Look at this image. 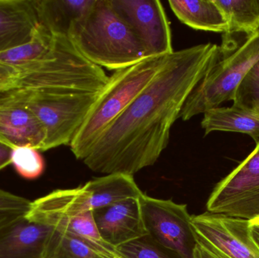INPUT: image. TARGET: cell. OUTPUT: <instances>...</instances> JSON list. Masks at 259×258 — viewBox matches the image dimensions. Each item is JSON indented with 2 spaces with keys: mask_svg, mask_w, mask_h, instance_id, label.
Wrapping results in <instances>:
<instances>
[{
  "mask_svg": "<svg viewBox=\"0 0 259 258\" xmlns=\"http://www.w3.org/2000/svg\"><path fill=\"white\" fill-rule=\"evenodd\" d=\"M11 164L18 175L26 180L37 179L45 171V161L40 151L32 147L14 148Z\"/></svg>",
  "mask_w": 259,
  "mask_h": 258,
  "instance_id": "22",
  "label": "cell"
},
{
  "mask_svg": "<svg viewBox=\"0 0 259 258\" xmlns=\"http://www.w3.org/2000/svg\"><path fill=\"white\" fill-rule=\"evenodd\" d=\"M226 18L228 30L225 39L234 33H244L247 36L259 27V0H214Z\"/></svg>",
  "mask_w": 259,
  "mask_h": 258,
  "instance_id": "20",
  "label": "cell"
},
{
  "mask_svg": "<svg viewBox=\"0 0 259 258\" xmlns=\"http://www.w3.org/2000/svg\"><path fill=\"white\" fill-rule=\"evenodd\" d=\"M55 34L39 24L30 40L0 53V63L17 70L40 61L51 49Z\"/></svg>",
  "mask_w": 259,
  "mask_h": 258,
  "instance_id": "19",
  "label": "cell"
},
{
  "mask_svg": "<svg viewBox=\"0 0 259 258\" xmlns=\"http://www.w3.org/2000/svg\"><path fill=\"white\" fill-rule=\"evenodd\" d=\"M18 80V70L0 63V94L16 89Z\"/></svg>",
  "mask_w": 259,
  "mask_h": 258,
  "instance_id": "26",
  "label": "cell"
},
{
  "mask_svg": "<svg viewBox=\"0 0 259 258\" xmlns=\"http://www.w3.org/2000/svg\"><path fill=\"white\" fill-rule=\"evenodd\" d=\"M254 112H256V113H258L259 115V105L258 106H257L256 109L254 110Z\"/></svg>",
  "mask_w": 259,
  "mask_h": 258,
  "instance_id": "31",
  "label": "cell"
},
{
  "mask_svg": "<svg viewBox=\"0 0 259 258\" xmlns=\"http://www.w3.org/2000/svg\"><path fill=\"white\" fill-rule=\"evenodd\" d=\"M249 233L252 240L255 242L259 249V224L255 223H250L249 225Z\"/></svg>",
  "mask_w": 259,
  "mask_h": 258,
  "instance_id": "29",
  "label": "cell"
},
{
  "mask_svg": "<svg viewBox=\"0 0 259 258\" xmlns=\"http://www.w3.org/2000/svg\"><path fill=\"white\" fill-rule=\"evenodd\" d=\"M140 201L149 236L180 257L193 258L196 240L187 204L152 198L145 194Z\"/></svg>",
  "mask_w": 259,
  "mask_h": 258,
  "instance_id": "8",
  "label": "cell"
},
{
  "mask_svg": "<svg viewBox=\"0 0 259 258\" xmlns=\"http://www.w3.org/2000/svg\"><path fill=\"white\" fill-rule=\"evenodd\" d=\"M259 61V27L234 53L219 60L198 83L184 103L180 118L193 117L234 100L242 80Z\"/></svg>",
  "mask_w": 259,
  "mask_h": 258,
  "instance_id": "6",
  "label": "cell"
},
{
  "mask_svg": "<svg viewBox=\"0 0 259 258\" xmlns=\"http://www.w3.org/2000/svg\"><path fill=\"white\" fill-rule=\"evenodd\" d=\"M46 258H115L73 236L53 230L47 247Z\"/></svg>",
  "mask_w": 259,
  "mask_h": 258,
  "instance_id": "21",
  "label": "cell"
},
{
  "mask_svg": "<svg viewBox=\"0 0 259 258\" xmlns=\"http://www.w3.org/2000/svg\"><path fill=\"white\" fill-rule=\"evenodd\" d=\"M216 44L169 55L148 86L105 130L82 162L100 174L134 175L152 166L167 148L170 129L186 100L221 59Z\"/></svg>",
  "mask_w": 259,
  "mask_h": 258,
  "instance_id": "1",
  "label": "cell"
},
{
  "mask_svg": "<svg viewBox=\"0 0 259 258\" xmlns=\"http://www.w3.org/2000/svg\"><path fill=\"white\" fill-rule=\"evenodd\" d=\"M31 201L0 189V232L25 218Z\"/></svg>",
  "mask_w": 259,
  "mask_h": 258,
  "instance_id": "24",
  "label": "cell"
},
{
  "mask_svg": "<svg viewBox=\"0 0 259 258\" xmlns=\"http://www.w3.org/2000/svg\"><path fill=\"white\" fill-rule=\"evenodd\" d=\"M96 0H33L39 24L53 34L68 35L74 21L84 17Z\"/></svg>",
  "mask_w": 259,
  "mask_h": 258,
  "instance_id": "16",
  "label": "cell"
},
{
  "mask_svg": "<svg viewBox=\"0 0 259 258\" xmlns=\"http://www.w3.org/2000/svg\"><path fill=\"white\" fill-rule=\"evenodd\" d=\"M100 236L116 249L121 245L149 236L140 198H129L94 211Z\"/></svg>",
  "mask_w": 259,
  "mask_h": 258,
  "instance_id": "12",
  "label": "cell"
},
{
  "mask_svg": "<svg viewBox=\"0 0 259 258\" xmlns=\"http://www.w3.org/2000/svg\"><path fill=\"white\" fill-rule=\"evenodd\" d=\"M207 212L252 221L259 218V142L250 154L218 183Z\"/></svg>",
  "mask_w": 259,
  "mask_h": 258,
  "instance_id": "7",
  "label": "cell"
},
{
  "mask_svg": "<svg viewBox=\"0 0 259 258\" xmlns=\"http://www.w3.org/2000/svg\"><path fill=\"white\" fill-rule=\"evenodd\" d=\"M170 9L188 27L203 31L227 33L228 21L214 0H170Z\"/></svg>",
  "mask_w": 259,
  "mask_h": 258,
  "instance_id": "17",
  "label": "cell"
},
{
  "mask_svg": "<svg viewBox=\"0 0 259 258\" xmlns=\"http://www.w3.org/2000/svg\"><path fill=\"white\" fill-rule=\"evenodd\" d=\"M201 126L205 135L211 132H234L249 135L259 142V115L256 112L244 108H215L203 114Z\"/></svg>",
  "mask_w": 259,
  "mask_h": 258,
  "instance_id": "18",
  "label": "cell"
},
{
  "mask_svg": "<svg viewBox=\"0 0 259 258\" xmlns=\"http://www.w3.org/2000/svg\"><path fill=\"white\" fill-rule=\"evenodd\" d=\"M168 56L146 58L132 66L115 71L109 77V83L99 94L86 120L70 144L77 160L85 159L105 130L153 80Z\"/></svg>",
  "mask_w": 259,
  "mask_h": 258,
  "instance_id": "3",
  "label": "cell"
},
{
  "mask_svg": "<svg viewBox=\"0 0 259 258\" xmlns=\"http://www.w3.org/2000/svg\"><path fill=\"white\" fill-rule=\"evenodd\" d=\"M250 221L205 212L191 216L196 242L228 258H259L249 233Z\"/></svg>",
  "mask_w": 259,
  "mask_h": 258,
  "instance_id": "10",
  "label": "cell"
},
{
  "mask_svg": "<svg viewBox=\"0 0 259 258\" xmlns=\"http://www.w3.org/2000/svg\"><path fill=\"white\" fill-rule=\"evenodd\" d=\"M120 258H181L155 242L149 236L116 248Z\"/></svg>",
  "mask_w": 259,
  "mask_h": 258,
  "instance_id": "23",
  "label": "cell"
},
{
  "mask_svg": "<svg viewBox=\"0 0 259 258\" xmlns=\"http://www.w3.org/2000/svg\"><path fill=\"white\" fill-rule=\"evenodd\" d=\"M234 106L255 110L259 105V61L249 71L236 91Z\"/></svg>",
  "mask_w": 259,
  "mask_h": 258,
  "instance_id": "25",
  "label": "cell"
},
{
  "mask_svg": "<svg viewBox=\"0 0 259 258\" xmlns=\"http://www.w3.org/2000/svg\"><path fill=\"white\" fill-rule=\"evenodd\" d=\"M250 223H255V224H259V218H257V219L254 220V221H251Z\"/></svg>",
  "mask_w": 259,
  "mask_h": 258,
  "instance_id": "30",
  "label": "cell"
},
{
  "mask_svg": "<svg viewBox=\"0 0 259 258\" xmlns=\"http://www.w3.org/2000/svg\"><path fill=\"white\" fill-rule=\"evenodd\" d=\"M193 258H228L213 248L199 245L196 242Z\"/></svg>",
  "mask_w": 259,
  "mask_h": 258,
  "instance_id": "27",
  "label": "cell"
},
{
  "mask_svg": "<svg viewBox=\"0 0 259 258\" xmlns=\"http://www.w3.org/2000/svg\"><path fill=\"white\" fill-rule=\"evenodd\" d=\"M12 148L0 142V171L11 165Z\"/></svg>",
  "mask_w": 259,
  "mask_h": 258,
  "instance_id": "28",
  "label": "cell"
},
{
  "mask_svg": "<svg viewBox=\"0 0 259 258\" xmlns=\"http://www.w3.org/2000/svg\"><path fill=\"white\" fill-rule=\"evenodd\" d=\"M53 231L23 218L0 232V258H46Z\"/></svg>",
  "mask_w": 259,
  "mask_h": 258,
  "instance_id": "14",
  "label": "cell"
},
{
  "mask_svg": "<svg viewBox=\"0 0 259 258\" xmlns=\"http://www.w3.org/2000/svg\"><path fill=\"white\" fill-rule=\"evenodd\" d=\"M134 176L124 174H108L70 189L67 200V212L77 215L94 212L115 203L139 198L143 195Z\"/></svg>",
  "mask_w": 259,
  "mask_h": 258,
  "instance_id": "11",
  "label": "cell"
},
{
  "mask_svg": "<svg viewBox=\"0 0 259 258\" xmlns=\"http://www.w3.org/2000/svg\"><path fill=\"white\" fill-rule=\"evenodd\" d=\"M39 24L33 0H0V53L30 40Z\"/></svg>",
  "mask_w": 259,
  "mask_h": 258,
  "instance_id": "15",
  "label": "cell"
},
{
  "mask_svg": "<svg viewBox=\"0 0 259 258\" xmlns=\"http://www.w3.org/2000/svg\"><path fill=\"white\" fill-rule=\"evenodd\" d=\"M67 36L85 59L102 68L118 71L146 59L141 42L111 0H96L84 17L72 23Z\"/></svg>",
  "mask_w": 259,
  "mask_h": 258,
  "instance_id": "2",
  "label": "cell"
},
{
  "mask_svg": "<svg viewBox=\"0 0 259 258\" xmlns=\"http://www.w3.org/2000/svg\"><path fill=\"white\" fill-rule=\"evenodd\" d=\"M100 92H59L20 89L1 95L25 106L34 114L45 131L42 151H46L70 145Z\"/></svg>",
  "mask_w": 259,
  "mask_h": 258,
  "instance_id": "5",
  "label": "cell"
},
{
  "mask_svg": "<svg viewBox=\"0 0 259 258\" xmlns=\"http://www.w3.org/2000/svg\"><path fill=\"white\" fill-rule=\"evenodd\" d=\"M18 71L16 89L99 92L109 80L103 68L85 59L68 36L62 34H55L51 49L40 61Z\"/></svg>",
  "mask_w": 259,
  "mask_h": 258,
  "instance_id": "4",
  "label": "cell"
},
{
  "mask_svg": "<svg viewBox=\"0 0 259 258\" xmlns=\"http://www.w3.org/2000/svg\"><path fill=\"white\" fill-rule=\"evenodd\" d=\"M46 134L34 114L0 95V142L14 148L32 147L42 151Z\"/></svg>",
  "mask_w": 259,
  "mask_h": 258,
  "instance_id": "13",
  "label": "cell"
},
{
  "mask_svg": "<svg viewBox=\"0 0 259 258\" xmlns=\"http://www.w3.org/2000/svg\"><path fill=\"white\" fill-rule=\"evenodd\" d=\"M144 48L146 58L173 53L172 35L165 11L158 0H111Z\"/></svg>",
  "mask_w": 259,
  "mask_h": 258,
  "instance_id": "9",
  "label": "cell"
},
{
  "mask_svg": "<svg viewBox=\"0 0 259 258\" xmlns=\"http://www.w3.org/2000/svg\"><path fill=\"white\" fill-rule=\"evenodd\" d=\"M115 258H120V257H115Z\"/></svg>",
  "mask_w": 259,
  "mask_h": 258,
  "instance_id": "32",
  "label": "cell"
}]
</instances>
